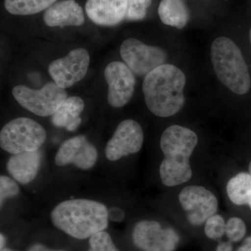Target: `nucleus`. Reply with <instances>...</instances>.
Returning a JSON list of instances; mask_svg holds the SVG:
<instances>
[{
	"label": "nucleus",
	"mask_w": 251,
	"mask_h": 251,
	"mask_svg": "<svg viewBox=\"0 0 251 251\" xmlns=\"http://www.w3.org/2000/svg\"><path fill=\"white\" fill-rule=\"evenodd\" d=\"M186 80L184 72L173 64H163L150 72L143 84L149 110L160 117L173 116L179 112L184 105Z\"/></svg>",
	"instance_id": "obj_1"
},
{
	"label": "nucleus",
	"mask_w": 251,
	"mask_h": 251,
	"mask_svg": "<svg viewBox=\"0 0 251 251\" xmlns=\"http://www.w3.org/2000/svg\"><path fill=\"white\" fill-rule=\"evenodd\" d=\"M198 143L197 134L181 126H171L163 131L160 147L164 159L159 168L163 185L173 187L191 179L193 171L190 158Z\"/></svg>",
	"instance_id": "obj_2"
},
{
	"label": "nucleus",
	"mask_w": 251,
	"mask_h": 251,
	"mask_svg": "<svg viewBox=\"0 0 251 251\" xmlns=\"http://www.w3.org/2000/svg\"><path fill=\"white\" fill-rule=\"evenodd\" d=\"M108 219L105 205L87 199L64 201L51 213L54 226L77 239H86L104 231L108 227Z\"/></svg>",
	"instance_id": "obj_3"
},
{
	"label": "nucleus",
	"mask_w": 251,
	"mask_h": 251,
	"mask_svg": "<svg viewBox=\"0 0 251 251\" xmlns=\"http://www.w3.org/2000/svg\"><path fill=\"white\" fill-rule=\"evenodd\" d=\"M211 59L218 78L229 90L239 95L250 90L249 67L234 41L224 36L216 39L211 46Z\"/></svg>",
	"instance_id": "obj_4"
},
{
	"label": "nucleus",
	"mask_w": 251,
	"mask_h": 251,
	"mask_svg": "<svg viewBox=\"0 0 251 251\" xmlns=\"http://www.w3.org/2000/svg\"><path fill=\"white\" fill-rule=\"evenodd\" d=\"M45 128L27 117L8 122L0 132V146L11 154L39 150L46 140Z\"/></svg>",
	"instance_id": "obj_5"
},
{
	"label": "nucleus",
	"mask_w": 251,
	"mask_h": 251,
	"mask_svg": "<svg viewBox=\"0 0 251 251\" xmlns=\"http://www.w3.org/2000/svg\"><path fill=\"white\" fill-rule=\"evenodd\" d=\"M12 94L23 108L44 117L52 116L67 98V92L55 82H49L39 90L18 85L13 89Z\"/></svg>",
	"instance_id": "obj_6"
},
{
	"label": "nucleus",
	"mask_w": 251,
	"mask_h": 251,
	"mask_svg": "<svg viewBox=\"0 0 251 251\" xmlns=\"http://www.w3.org/2000/svg\"><path fill=\"white\" fill-rule=\"evenodd\" d=\"M120 54L133 74L145 77L155 69L166 64V52L156 46H148L129 38L122 43Z\"/></svg>",
	"instance_id": "obj_7"
},
{
	"label": "nucleus",
	"mask_w": 251,
	"mask_h": 251,
	"mask_svg": "<svg viewBox=\"0 0 251 251\" xmlns=\"http://www.w3.org/2000/svg\"><path fill=\"white\" fill-rule=\"evenodd\" d=\"M181 207L192 226H201L217 212L219 202L215 195L201 186H188L179 195Z\"/></svg>",
	"instance_id": "obj_8"
},
{
	"label": "nucleus",
	"mask_w": 251,
	"mask_h": 251,
	"mask_svg": "<svg viewBox=\"0 0 251 251\" xmlns=\"http://www.w3.org/2000/svg\"><path fill=\"white\" fill-rule=\"evenodd\" d=\"M133 244L143 251H174L179 242V236L171 227L163 228L159 223L143 220L133 228Z\"/></svg>",
	"instance_id": "obj_9"
},
{
	"label": "nucleus",
	"mask_w": 251,
	"mask_h": 251,
	"mask_svg": "<svg viewBox=\"0 0 251 251\" xmlns=\"http://www.w3.org/2000/svg\"><path fill=\"white\" fill-rule=\"evenodd\" d=\"M90 63V56L87 50L74 49L65 57L51 62L49 74L59 87L65 90L85 77Z\"/></svg>",
	"instance_id": "obj_10"
},
{
	"label": "nucleus",
	"mask_w": 251,
	"mask_h": 251,
	"mask_svg": "<svg viewBox=\"0 0 251 251\" xmlns=\"http://www.w3.org/2000/svg\"><path fill=\"white\" fill-rule=\"evenodd\" d=\"M143 128L133 120L122 122L105 148V156L109 161H116L122 157L139 152L143 147Z\"/></svg>",
	"instance_id": "obj_11"
},
{
	"label": "nucleus",
	"mask_w": 251,
	"mask_h": 251,
	"mask_svg": "<svg viewBox=\"0 0 251 251\" xmlns=\"http://www.w3.org/2000/svg\"><path fill=\"white\" fill-rule=\"evenodd\" d=\"M108 85V101L111 106L119 108L130 101L135 85V77L128 66L121 62L110 63L104 71Z\"/></svg>",
	"instance_id": "obj_12"
},
{
	"label": "nucleus",
	"mask_w": 251,
	"mask_h": 251,
	"mask_svg": "<svg viewBox=\"0 0 251 251\" xmlns=\"http://www.w3.org/2000/svg\"><path fill=\"white\" fill-rule=\"evenodd\" d=\"M98 159L97 149L84 135L68 139L61 145L54 162L58 166L74 164L84 171L93 168Z\"/></svg>",
	"instance_id": "obj_13"
},
{
	"label": "nucleus",
	"mask_w": 251,
	"mask_h": 251,
	"mask_svg": "<svg viewBox=\"0 0 251 251\" xmlns=\"http://www.w3.org/2000/svg\"><path fill=\"white\" fill-rule=\"evenodd\" d=\"M128 0H87L86 13L99 25L115 26L126 17Z\"/></svg>",
	"instance_id": "obj_14"
},
{
	"label": "nucleus",
	"mask_w": 251,
	"mask_h": 251,
	"mask_svg": "<svg viewBox=\"0 0 251 251\" xmlns=\"http://www.w3.org/2000/svg\"><path fill=\"white\" fill-rule=\"evenodd\" d=\"M44 21L49 27H77L85 23V16L82 7L75 0H63L46 9Z\"/></svg>",
	"instance_id": "obj_15"
},
{
	"label": "nucleus",
	"mask_w": 251,
	"mask_h": 251,
	"mask_svg": "<svg viewBox=\"0 0 251 251\" xmlns=\"http://www.w3.org/2000/svg\"><path fill=\"white\" fill-rule=\"evenodd\" d=\"M42 159L40 150L16 153L10 157L6 168L18 182L27 184L33 181L39 173Z\"/></svg>",
	"instance_id": "obj_16"
},
{
	"label": "nucleus",
	"mask_w": 251,
	"mask_h": 251,
	"mask_svg": "<svg viewBox=\"0 0 251 251\" xmlns=\"http://www.w3.org/2000/svg\"><path fill=\"white\" fill-rule=\"evenodd\" d=\"M84 108L85 102L80 97H67L51 117V122L54 126L74 131L82 122L80 115Z\"/></svg>",
	"instance_id": "obj_17"
},
{
	"label": "nucleus",
	"mask_w": 251,
	"mask_h": 251,
	"mask_svg": "<svg viewBox=\"0 0 251 251\" xmlns=\"http://www.w3.org/2000/svg\"><path fill=\"white\" fill-rule=\"evenodd\" d=\"M158 14L163 24L182 29L189 19V11L184 0H161Z\"/></svg>",
	"instance_id": "obj_18"
},
{
	"label": "nucleus",
	"mask_w": 251,
	"mask_h": 251,
	"mask_svg": "<svg viewBox=\"0 0 251 251\" xmlns=\"http://www.w3.org/2000/svg\"><path fill=\"white\" fill-rule=\"evenodd\" d=\"M226 191L231 202L236 205L249 206L251 209V175L238 173L227 182Z\"/></svg>",
	"instance_id": "obj_19"
},
{
	"label": "nucleus",
	"mask_w": 251,
	"mask_h": 251,
	"mask_svg": "<svg viewBox=\"0 0 251 251\" xmlns=\"http://www.w3.org/2000/svg\"><path fill=\"white\" fill-rule=\"evenodd\" d=\"M56 1L57 0H4V6L10 14L29 16L49 9Z\"/></svg>",
	"instance_id": "obj_20"
},
{
	"label": "nucleus",
	"mask_w": 251,
	"mask_h": 251,
	"mask_svg": "<svg viewBox=\"0 0 251 251\" xmlns=\"http://www.w3.org/2000/svg\"><path fill=\"white\" fill-rule=\"evenodd\" d=\"M152 0H128L126 19L127 21H141L146 16L147 11Z\"/></svg>",
	"instance_id": "obj_21"
},
{
	"label": "nucleus",
	"mask_w": 251,
	"mask_h": 251,
	"mask_svg": "<svg viewBox=\"0 0 251 251\" xmlns=\"http://www.w3.org/2000/svg\"><path fill=\"white\" fill-rule=\"evenodd\" d=\"M226 224L223 216L215 214L205 222L204 233L213 240L221 239L226 234Z\"/></svg>",
	"instance_id": "obj_22"
},
{
	"label": "nucleus",
	"mask_w": 251,
	"mask_h": 251,
	"mask_svg": "<svg viewBox=\"0 0 251 251\" xmlns=\"http://www.w3.org/2000/svg\"><path fill=\"white\" fill-rule=\"evenodd\" d=\"M90 249L88 251H120L108 232L101 231L90 238Z\"/></svg>",
	"instance_id": "obj_23"
},
{
	"label": "nucleus",
	"mask_w": 251,
	"mask_h": 251,
	"mask_svg": "<svg viewBox=\"0 0 251 251\" xmlns=\"http://www.w3.org/2000/svg\"><path fill=\"white\" fill-rule=\"evenodd\" d=\"M246 232L247 227L245 223L239 218H230L226 223V234L229 242H239L244 237Z\"/></svg>",
	"instance_id": "obj_24"
},
{
	"label": "nucleus",
	"mask_w": 251,
	"mask_h": 251,
	"mask_svg": "<svg viewBox=\"0 0 251 251\" xmlns=\"http://www.w3.org/2000/svg\"><path fill=\"white\" fill-rule=\"evenodd\" d=\"M20 193L17 183L9 176H0V206L2 208L4 203L9 198L16 197Z\"/></svg>",
	"instance_id": "obj_25"
},
{
	"label": "nucleus",
	"mask_w": 251,
	"mask_h": 251,
	"mask_svg": "<svg viewBox=\"0 0 251 251\" xmlns=\"http://www.w3.org/2000/svg\"><path fill=\"white\" fill-rule=\"evenodd\" d=\"M125 218V211L117 206H112L108 209V219L114 222H121Z\"/></svg>",
	"instance_id": "obj_26"
},
{
	"label": "nucleus",
	"mask_w": 251,
	"mask_h": 251,
	"mask_svg": "<svg viewBox=\"0 0 251 251\" xmlns=\"http://www.w3.org/2000/svg\"><path fill=\"white\" fill-rule=\"evenodd\" d=\"M28 251H66L64 250H53V249H50L49 248L45 247L41 244H36L31 246L29 248Z\"/></svg>",
	"instance_id": "obj_27"
},
{
	"label": "nucleus",
	"mask_w": 251,
	"mask_h": 251,
	"mask_svg": "<svg viewBox=\"0 0 251 251\" xmlns=\"http://www.w3.org/2000/svg\"><path fill=\"white\" fill-rule=\"evenodd\" d=\"M216 251H232L230 242H221L216 247Z\"/></svg>",
	"instance_id": "obj_28"
},
{
	"label": "nucleus",
	"mask_w": 251,
	"mask_h": 251,
	"mask_svg": "<svg viewBox=\"0 0 251 251\" xmlns=\"http://www.w3.org/2000/svg\"><path fill=\"white\" fill-rule=\"evenodd\" d=\"M245 251H251V237H247L242 246Z\"/></svg>",
	"instance_id": "obj_29"
},
{
	"label": "nucleus",
	"mask_w": 251,
	"mask_h": 251,
	"mask_svg": "<svg viewBox=\"0 0 251 251\" xmlns=\"http://www.w3.org/2000/svg\"><path fill=\"white\" fill-rule=\"evenodd\" d=\"M5 243H6V239H5L4 236L3 234L0 235V249H3L5 248Z\"/></svg>",
	"instance_id": "obj_30"
},
{
	"label": "nucleus",
	"mask_w": 251,
	"mask_h": 251,
	"mask_svg": "<svg viewBox=\"0 0 251 251\" xmlns=\"http://www.w3.org/2000/svg\"><path fill=\"white\" fill-rule=\"evenodd\" d=\"M0 251H17L12 250V249H9V248H4V249H1V250Z\"/></svg>",
	"instance_id": "obj_31"
},
{
	"label": "nucleus",
	"mask_w": 251,
	"mask_h": 251,
	"mask_svg": "<svg viewBox=\"0 0 251 251\" xmlns=\"http://www.w3.org/2000/svg\"><path fill=\"white\" fill-rule=\"evenodd\" d=\"M249 173L251 175V161L250 164H249Z\"/></svg>",
	"instance_id": "obj_32"
},
{
	"label": "nucleus",
	"mask_w": 251,
	"mask_h": 251,
	"mask_svg": "<svg viewBox=\"0 0 251 251\" xmlns=\"http://www.w3.org/2000/svg\"><path fill=\"white\" fill-rule=\"evenodd\" d=\"M249 38H250V41H251V28L250 29V32H249Z\"/></svg>",
	"instance_id": "obj_33"
}]
</instances>
